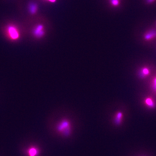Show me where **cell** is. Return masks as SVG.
<instances>
[{"mask_svg": "<svg viewBox=\"0 0 156 156\" xmlns=\"http://www.w3.org/2000/svg\"><path fill=\"white\" fill-rule=\"evenodd\" d=\"M8 31L12 38L16 39L18 38L19 35L18 31L15 27L10 26L8 28Z\"/></svg>", "mask_w": 156, "mask_h": 156, "instance_id": "obj_3", "label": "cell"}, {"mask_svg": "<svg viewBox=\"0 0 156 156\" xmlns=\"http://www.w3.org/2000/svg\"><path fill=\"white\" fill-rule=\"evenodd\" d=\"M149 73V71L147 68H144L142 69L141 75L142 76H147Z\"/></svg>", "mask_w": 156, "mask_h": 156, "instance_id": "obj_9", "label": "cell"}, {"mask_svg": "<svg viewBox=\"0 0 156 156\" xmlns=\"http://www.w3.org/2000/svg\"><path fill=\"white\" fill-rule=\"evenodd\" d=\"M33 33L34 35L37 38H41L43 36L44 34L43 25L41 24L38 25L34 29Z\"/></svg>", "mask_w": 156, "mask_h": 156, "instance_id": "obj_2", "label": "cell"}, {"mask_svg": "<svg viewBox=\"0 0 156 156\" xmlns=\"http://www.w3.org/2000/svg\"><path fill=\"white\" fill-rule=\"evenodd\" d=\"M155 0H146L147 2L148 3H151L154 2Z\"/></svg>", "mask_w": 156, "mask_h": 156, "instance_id": "obj_12", "label": "cell"}, {"mask_svg": "<svg viewBox=\"0 0 156 156\" xmlns=\"http://www.w3.org/2000/svg\"><path fill=\"white\" fill-rule=\"evenodd\" d=\"M49 1H50L51 2H55L56 0H48Z\"/></svg>", "mask_w": 156, "mask_h": 156, "instance_id": "obj_13", "label": "cell"}, {"mask_svg": "<svg viewBox=\"0 0 156 156\" xmlns=\"http://www.w3.org/2000/svg\"><path fill=\"white\" fill-rule=\"evenodd\" d=\"M28 153L29 156H36L38 153V151L35 147H32L29 149Z\"/></svg>", "mask_w": 156, "mask_h": 156, "instance_id": "obj_7", "label": "cell"}, {"mask_svg": "<svg viewBox=\"0 0 156 156\" xmlns=\"http://www.w3.org/2000/svg\"><path fill=\"white\" fill-rule=\"evenodd\" d=\"M145 103L148 107L150 108H153L155 106V104L154 103L153 100L151 98H147L145 100Z\"/></svg>", "mask_w": 156, "mask_h": 156, "instance_id": "obj_8", "label": "cell"}, {"mask_svg": "<svg viewBox=\"0 0 156 156\" xmlns=\"http://www.w3.org/2000/svg\"><path fill=\"white\" fill-rule=\"evenodd\" d=\"M123 116V113L121 112L116 113L115 115L114 122L115 124L119 125L121 124Z\"/></svg>", "mask_w": 156, "mask_h": 156, "instance_id": "obj_5", "label": "cell"}, {"mask_svg": "<svg viewBox=\"0 0 156 156\" xmlns=\"http://www.w3.org/2000/svg\"><path fill=\"white\" fill-rule=\"evenodd\" d=\"M56 129L59 133L64 136H68L71 133V123L67 119H63L58 123Z\"/></svg>", "mask_w": 156, "mask_h": 156, "instance_id": "obj_1", "label": "cell"}, {"mask_svg": "<svg viewBox=\"0 0 156 156\" xmlns=\"http://www.w3.org/2000/svg\"><path fill=\"white\" fill-rule=\"evenodd\" d=\"M153 87L154 88L156 89V78L154 79V80Z\"/></svg>", "mask_w": 156, "mask_h": 156, "instance_id": "obj_11", "label": "cell"}, {"mask_svg": "<svg viewBox=\"0 0 156 156\" xmlns=\"http://www.w3.org/2000/svg\"><path fill=\"white\" fill-rule=\"evenodd\" d=\"M110 2L112 6H118L119 4V0H111Z\"/></svg>", "mask_w": 156, "mask_h": 156, "instance_id": "obj_10", "label": "cell"}, {"mask_svg": "<svg viewBox=\"0 0 156 156\" xmlns=\"http://www.w3.org/2000/svg\"><path fill=\"white\" fill-rule=\"evenodd\" d=\"M29 11L32 14H34L36 13L37 10V6L35 3H31L29 5Z\"/></svg>", "mask_w": 156, "mask_h": 156, "instance_id": "obj_6", "label": "cell"}, {"mask_svg": "<svg viewBox=\"0 0 156 156\" xmlns=\"http://www.w3.org/2000/svg\"><path fill=\"white\" fill-rule=\"evenodd\" d=\"M156 37V31L151 30L146 33L144 35L146 40H150Z\"/></svg>", "mask_w": 156, "mask_h": 156, "instance_id": "obj_4", "label": "cell"}]
</instances>
